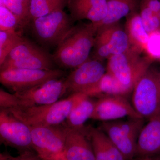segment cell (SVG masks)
<instances>
[{
  "label": "cell",
  "mask_w": 160,
  "mask_h": 160,
  "mask_svg": "<svg viewBox=\"0 0 160 160\" xmlns=\"http://www.w3.org/2000/svg\"><path fill=\"white\" fill-rule=\"evenodd\" d=\"M140 2L160 17V0H141Z\"/></svg>",
  "instance_id": "32"
},
{
  "label": "cell",
  "mask_w": 160,
  "mask_h": 160,
  "mask_svg": "<svg viewBox=\"0 0 160 160\" xmlns=\"http://www.w3.org/2000/svg\"><path fill=\"white\" fill-rule=\"evenodd\" d=\"M84 129H67L64 156L66 160H95L91 142Z\"/></svg>",
  "instance_id": "15"
},
{
  "label": "cell",
  "mask_w": 160,
  "mask_h": 160,
  "mask_svg": "<svg viewBox=\"0 0 160 160\" xmlns=\"http://www.w3.org/2000/svg\"><path fill=\"white\" fill-rule=\"evenodd\" d=\"M139 12L143 26L149 35L160 31V17L140 3Z\"/></svg>",
  "instance_id": "27"
},
{
  "label": "cell",
  "mask_w": 160,
  "mask_h": 160,
  "mask_svg": "<svg viewBox=\"0 0 160 160\" xmlns=\"http://www.w3.org/2000/svg\"><path fill=\"white\" fill-rule=\"evenodd\" d=\"M59 160H66V159L64 158V155H63L60 158Z\"/></svg>",
  "instance_id": "35"
},
{
  "label": "cell",
  "mask_w": 160,
  "mask_h": 160,
  "mask_svg": "<svg viewBox=\"0 0 160 160\" xmlns=\"http://www.w3.org/2000/svg\"><path fill=\"white\" fill-rule=\"evenodd\" d=\"M60 158H61V157H60ZM60 158H58L57 159L53 160H59V159H60Z\"/></svg>",
  "instance_id": "36"
},
{
  "label": "cell",
  "mask_w": 160,
  "mask_h": 160,
  "mask_svg": "<svg viewBox=\"0 0 160 160\" xmlns=\"http://www.w3.org/2000/svg\"><path fill=\"white\" fill-rule=\"evenodd\" d=\"M143 118L135 110L124 96L111 95L96 101L92 119L103 122L115 121L125 117Z\"/></svg>",
  "instance_id": "12"
},
{
  "label": "cell",
  "mask_w": 160,
  "mask_h": 160,
  "mask_svg": "<svg viewBox=\"0 0 160 160\" xmlns=\"http://www.w3.org/2000/svg\"><path fill=\"white\" fill-rule=\"evenodd\" d=\"M68 0H31L29 8V19L32 22L38 18L53 12L63 10Z\"/></svg>",
  "instance_id": "22"
},
{
  "label": "cell",
  "mask_w": 160,
  "mask_h": 160,
  "mask_svg": "<svg viewBox=\"0 0 160 160\" xmlns=\"http://www.w3.org/2000/svg\"><path fill=\"white\" fill-rule=\"evenodd\" d=\"M53 62L52 56H50L42 49L37 53L23 59L5 61L0 65V69L1 71L14 69L49 70L54 69Z\"/></svg>",
  "instance_id": "19"
},
{
  "label": "cell",
  "mask_w": 160,
  "mask_h": 160,
  "mask_svg": "<svg viewBox=\"0 0 160 160\" xmlns=\"http://www.w3.org/2000/svg\"><path fill=\"white\" fill-rule=\"evenodd\" d=\"M98 29L93 23L73 26L58 44L53 61L62 67L76 68L89 59Z\"/></svg>",
  "instance_id": "1"
},
{
  "label": "cell",
  "mask_w": 160,
  "mask_h": 160,
  "mask_svg": "<svg viewBox=\"0 0 160 160\" xmlns=\"http://www.w3.org/2000/svg\"><path fill=\"white\" fill-rule=\"evenodd\" d=\"M87 134L91 140L95 160H110L105 145V133L99 128L89 127Z\"/></svg>",
  "instance_id": "23"
},
{
  "label": "cell",
  "mask_w": 160,
  "mask_h": 160,
  "mask_svg": "<svg viewBox=\"0 0 160 160\" xmlns=\"http://www.w3.org/2000/svg\"><path fill=\"white\" fill-rule=\"evenodd\" d=\"M106 72V66L102 61L88 59L65 79L66 94L78 92L86 94L97 86Z\"/></svg>",
  "instance_id": "11"
},
{
  "label": "cell",
  "mask_w": 160,
  "mask_h": 160,
  "mask_svg": "<svg viewBox=\"0 0 160 160\" xmlns=\"http://www.w3.org/2000/svg\"><path fill=\"white\" fill-rule=\"evenodd\" d=\"M146 52L153 60L160 61V31L149 34V39Z\"/></svg>",
  "instance_id": "29"
},
{
  "label": "cell",
  "mask_w": 160,
  "mask_h": 160,
  "mask_svg": "<svg viewBox=\"0 0 160 160\" xmlns=\"http://www.w3.org/2000/svg\"><path fill=\"white\" fill-rule=\"evenodd\" d=\"M59 69H14L1 71L0 82L13 92L29 89L53 79H58L65 75Z\"/></svg>",
  "instance_id": "7"
},
{
  "label": "cell",
  "mask_w": 160,
  "mask_h": 160,
  "mask_svg": "<svg viewBox=\"0 0 160 160\" xmlns=\"http://www.w3.org/2000/svg\"><path fill=\"white\" fill-rule=\"evenodd\" d=\"M129 39L125 29L119 23L100 28L95 38L93 59L107 60L130 48Z\"/></svg>",
  "instance_id": "9"
},
{
  "label": "cell",
  "mask_w": 160,
  "mask_h": 160,
  "mask_svg": "<svg viewBox=\"0 0 160 160\" xmlns=\"http://www.w3.org/2000/svg\"><path fill=\"white\" fill-rule=\"evenodd\" d=\"M125 30L130 47L141 52H146L149 35L143 26L138 10L133 12L126 17Z\"/></svg>",
  "instance_id": "17"
},
{
  "label": "cell",
  "mask_w": 160,
  "mask_h": 160,
  "mask_svg": "<svg viewBox=\"0 0 160 160\" xmlns=\"http://www.w3.org/2000/svg\"><path fill=\"white\" fill-rule=\"evenodd\" d=\"M96 101L86 96L74 106L66 120L67 126L71 129H82L84 125L92 117Z\"/></svg>",
  "instance_id": "20"
},
{
  "label": "cell",
  "mask_w": 160,
  "mask_h": 160,
  "mask_svg": "<svg viewBox=\"0 0 160 160\" xmlns=\"http://www.w3.org/2000/svg\"><path fill=\"white\" fill-rule=\"evenodd\" d=\"M129 93L114 76L106 71L97 86L86 94L91 98L103 97L107 96H126Z\"/></svg>",
  "instance_id": "21"
},
{
  "label": "cell",
  "mask_w": 160,
  "mask_h": 160,
  "mask_svg": "<svg viewBox=\"0 0 160 160\" xmlns=\"http://www.w3.org/2000/svg\"><path fill=\"white\" fill-rule=\"evenodd\" d=\"M159 79H160V71L159 72Z\"/></svg>",
  "instance_id": "37"
},
{
  "label": "cell",
  "mask_w": 160,
  "mask_h": 160,
  "mask_svg": "<svg viewBox=\"0 0 160 160\" xmlns=\"http://www.w3.org/2000/svg\"><path fill=\"white\" fill-rule=\"evenodd\" d=\"M42 50V49L35 45L34 43L23 37L19 43L9 52L4 62L23 59Z\"/></svg>",
  "instance_id": "25"
},
{
  "label": "cell",
  "mask_w": 160,
  "mask_h": 160,
  "mask_svg": "<svg viewBox=\"0 0 160 160\" xmlns=\"http://www.w3.org/2000/svg\"><path fill=\"white\" fill-rule=\"evenodd\" d=\"M22 22L5 6H0V31L17 30L24 26Z\"/></svg>",
  "instance_id": "28"
},
{
  "label": "cell",
  "mask_w": 160,
  "mask_h": 160,
  "mask_svg": "<svg viewBox=\"0 0 160 160\" xmlns=\"http://www.w3.org/2000/svg\"><path fill=\"white\" fill-rule=\"evenodd\" d=\"M160 154V112L149 119L141 129L137 140L136 157L151 158Z\"/></svg>",
  "instance_id": "13"
},
{
  "label": "cell",
  "mask_w": 160,
  "mask_h": 160,
  "mask_svg": "<svg viewBox=\"0 0 160 160\" xmlns=\"http://www.w3.org/2000/svg\"><path fill=\"white\" fill-rule=\"evenodd\" d=\"M99 129L119 149L126 160H132L136 157L137 140L124 132L118 125L117 120L102 122Z\"/></svg>",
  "instance_id": "16"
},
{
  "label": "cell",
  "mask_w": 160,
  "mask_h": 160,
  "mask_svg": "<svg viewBox=\"0 0 160 160\" xmlns=\"http://www.w3.org/2000/svg\"><path fill=\"white\" fill-rule=\"evenodd\" d=\"M142 53L130 47L122 53L108 59L106 71L114 76L129 93L153 62V59L148 55L143 56Z\"/></svg>",
  "instance_id": "3"
},
{
  "label": "cell",
  "mask_w": 160,
  "mask_h": 160,
  "mask_svg": "<svg viewBox=\"0 0 160 160\" xmlns=\"http://www.w3.org/2000/svg\"><path fill=\"white\" fill-rule=\"evenodd\" d=\"M22 38L17 30L0 31V65Z\"/></svg>",
  "instance_id": "24"
},
{
  "label": "cell",
  "mask_w": 160,
  "mask_h": 160,
  "mask_svg": "<svg viewBox=\"0 0 160 160\" xmlns=\"http://www.w3.org/2000/svg\"><path fill=\"white\" fill-rule=\"evenodd\" d=\"M0 160H42L37 153L33 150H28L21 152L20 155L13 157L3 152L0 154Z\"/></svg>",
  "instance_id": "30"
},
{
  "label": "cell",
  "mask_w": 160,
  "mask_h": 160,
  "mask_svg": "<svg viewBox=\"0 0 160 160\" xmlns=\"http://www.w3.org/2000/svg\"><path fill=\"white\" fill-rule=\"evenodd\" d=\"M132 92V105L141 117L149 120L160 113L159 72L149 67Z\"/></svg>",
  "instance_id": "4"
},
{
  "label": "cell",
  "mask_w": 160,
  "mask_h": 160,
  "mask_svg": "<svg viewBox=\"0 0 160 160\" xmlns=\"http://www.w3.org/2000/svg\"><path fill=\"white\" fill-rule=\"evenodd\" d=\"M64 80L59 78L48 80L29 89L14 92L15 107L44 106L58 102L66 94Z\"/></svg>",
  "instance_id": "8"
},
{
  "label": "cell",
  "mask_w": 160,
  "mask_h": 160,
  "mask_svg": "<svg viewBox=\"0 0 160 160\" xmlns=\"http://www.w3.org/2000/svg\"><path fill=\"white\" fill-rule=\"evenodd\" d=\"M86 96L78 92L49 105L6 109L29 126H60L66 121L74 106Z\"/></svg>",
  "instance_id": "2"
},
{
  "label": "cell",
  "mask_w": 160,
  "mask_h": 160,
  "mask_svg": "<svg viewBox=\"0 0 160 160\" xmlns=\"http://www.w3.org/2000/svg\"><path fill=\"white\" fill-rule=\"evenodd\" d=\"M0 138L1 143L21 152L33 150L30 126L6 109L0 111Z\"/></svg>",
  "instance_id": "10"
},
{
  "label": "cell",
  "mask_w": 160,
  "mask_h": 160,
  "mask_svg": "<svg viewBox=\"0 0 160 160\" xmlns=\"http://www.w3.org/2000/svg\"><path fill=\"white\" fill-rule=\"evenodd\" d=\"M151 158L152 160H160V154Z\"/></svg>",
  "instance_id": "33"
},
{
  "label": "cell",
  "mask_w": 160,
  "mask_h": 160,
  "mask_svg": "<svg viewBox=\"0 0 160 160\" xmlns=\"http://www.w3.org/2000/svg\"><path fill=\"white\" fill-rule=\"evenodd\" d=\"M139 160H152L151 158H139Z\"/></svg>",
  "instance_id": "34"
},
{
  "label": "cell",
  "mask_w": 160,
  "mask_h": 160,
  "mask_svg": "<svg viewBox=\"0 0 160 160\" xmlns=\"http://www.w3.org/2000/svg\"><path fill=\"white\" fill-rule=\"evenodd\" d=\"M141 0H107V12L102 22L94 24L100 28L119 23L122 18L139 9Z\"/></svg>",
  "instance_id": "18"
},
{
  "label": "cell",
  "mask_w": 160,
  "mask_h": 160,
  "mask_svg": "<svg viewBox=\"0 0 160 160\" xmlns=\"http://www.w3.org/2000/svg\"><path fill=\"white\" fill-rule=\"evenodd\" d=\"M31 0H4L2 6L7 7L26 26L30 22L29 8Z\"/></svg>",
  "instance_id": "26"
},
{
  "label": "cell",
  "mask_w": 160,
  "mask_h": 160,
  "mask_svg": "<svg viewBox=\"0 0 160 160\" xmlns=\"http://www.w3.org/2000/svg\"><path fill=\"white\" fill-rule=\"evenodd\" d=\"M67 6L72 21L87 20L98 24L107 14V0H68Z\"/></svg>",
  "instance_id": "14"
},
{
  "label": "cell",
  "mask_w": 160,
  "mask_h": 160,
  "mask_svg": "<svg viewBox=\"0 0 160 160\" xmlns=\"http://www.w3.org/2000/svg\"><path fill=\"white\" fill-rule=\"evenodd\" d=\"M70 16L63 10H58L32 22L35 36L44 45L57 46L73 27Z\"/></svg>",
  "instance_id": "6"
},
{
  "label": "cell",
  "mask_w": 160,
  "mask_h": 160,
  "mask_svg": "<svg viewBox=\"0 0 160 160\" xmlns=\"http://www.w3.org/2000/svg\"><path fill=\"white\" fill-rule=\"evenodd\" d=\"M16 106V97L14 93H9L3 89H0L1 109H9Z\"/></svg>",
  "instance_id": "31"
},
{
  "label": "cell",
  "mask_w": 160,
  "mask_h": 160,
  "mask_svg": "<svg viewBox=\"0 0 160 160\" xmlns=\"http://www.w3.org/2000/svg\"><path fill=\"white\" fill-rule=\"evenodd\" d=\"M29 126L32 148L42 160H55L62 156L67 126Z\"/></svg>",
  "instance_id": "5"
}]
</instances>
